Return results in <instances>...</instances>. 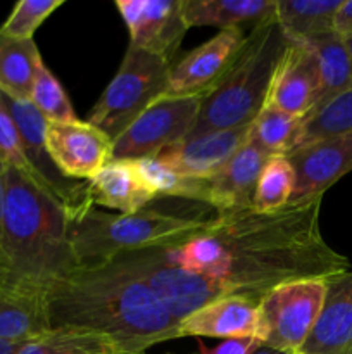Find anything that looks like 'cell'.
<instances>
[{"instance_id":"cell-1","label":"cell","mask_w":352,"mask_h":354,"mask_svg":"<svg viewBox=\"0 0 352 354\" xmlns=\"http://www.w3.org/2000/svg\"><path fill=\"white\" fill-rule=\"evenodd\" d=\"M320 211L321 199L271 214L223 211L207 230L161 249L171 265L213 280L228 296L261 301L282 283L349 272V259L321 235Z\"/></svg>"},{"instance_id":"cell-2","label":"cell","mask_w":352,"mask_h":354,"mask_svg":"<svg viewBox=\"0 0 352 354\" xmlns=\"http://www.w3.org/2000/svg\"><path fill=\"white\" fill-rule=\"evenodd\" d=\"M50 328L102 335L116 354H144L179 339L176 318L152 289L116 261L76 266L45 289Z\"/></svg>"},{"instance_id":"cell-3","label":"cell","mask_w":352,"mask_h":354,"mask_svg":"<svg viewBox=\"0 0 352 354\" xmlns=\"http://www.w3.org/2000/svg\"><path fill=\"white\" fill-rule=\"evenodd\" d=\"M76 266L66 207L37 176L7 166L0 286L45 290Z\"/></svg>"},{"instance_id":"cell-4","label":"cell","mask_w":352,"mask_h":354,"mask_svg":"<svg viewBox=\"0 0 352 354\" xmlns=\"http://www.w3.org/2000/svg\"><path fill=\"white\" fill-rule=\"evenodd\" d=\"M290 44L275 12L254 24L230 68L202 95L199 118L188 137L251 127L268 104L276 71Z\"/></svg>"},{"instance_id":"cell-5","label":"cell","mask_w":352,"mask_h":354,"mask_svg":"<svg viewBox=\"0 0 352 354\" xmlns=\"http://www.w3.org/2000/svg\"><path fill=\"white\" fill-rule=\"evenodd\" d=\"M68 239L79 266L113 261L128 252L182 244L207 230L213 218L150 207L110 214L95 206L66 213Z\"/></svg>"},{"instance_id":"cell-6","label":"cell","mask_w":352,"mask_h":354,"mask_svg":"<svg viewBox=\"0 0 352 354\" xmlns=\"http://www.w3.org/2000/svg\"><path fill=\"white\" fill-rule=\"evenodd\" d=\"M171 62L128 45L116 76L88 113V123L116 140L145 109L162 99L168 88Z\"/></svg>"},{"instance_id":"cell-7","label":"cell","mask_w":352,"mask_h":354,"mask_svg":"<svg viewBox=\"0 0 352 354\" xmlns=\"http://www.w3.org/2000/svg\"><path fill=\"white\" fill-rule=\"evenodd\" d=\"M326 297V280L306 279L282 283L261 297L264 344L297 354L313 332Z\"/></svg>"},{"instance_id":"cell-8","label":"cell","mask_w":352,"mask_h":354,"mask_svg":"<svg viewBox=\"0 0 352 354\" xmlns=\"http://www.w3.org/2000/svg\"><path fill=\"white\" fill-rule=\"evenodd\" d=\"M200 104L202 97L159 99L113 142V159L155 158L162 149L185 140L195 127Z\"/></svg>"},{"instance_id":"cell-9","label":"cell","mask_w":352,"mask_h":354,"mask_svg":"<svg viewBox=\"0 0 352 354\" xmlns=\"http://www.w3.org/2000/svg\"><path fill=\"white\" fill-rule=\"evenodd\" d=\"M295 171V189L286 207L323 199V194L352 171V130L311 142L286 154Z\"/></svg>"},{"instance_id":"cell-10","label":"cell","mask_w":352,"mask_h":354,"mask_svg":"<svg viewBox=\"0 0 352 354\" xmlns=\"http://www.w3.org/2000/svg\"><path fill=\"white\" fill-rule=\"evenodd\" d=\"M47 151L64 178L88 182L113 159V140L88 121L47 123Z\"/></svg>"},{"instance_id":"cell-11","label":"cell","mask_w":352,"mask_h":354,"mask_svg":"<svg viewBox=\"0 0 352 354\" xmlns=\"http://www.w3.org/2000/svg\"><path fill=\"white\" fill-rule=\"evenodd\" d=\"M182 3L183 0H117L116 9L128 28L130 45L171 62L188 30Z\"/></svg>"},{"instance_id":"cell-12","label":"cell","mask_w":352,"mask_h":354,"mask_svg":"<svg viewBox=\"0 0 352 354\" xmlns=\"http://www.w3.org/2000/svg\"><path fill=\"white\" fill-rule=\"evenodd\" d=\"M245 40L242 28L223 30L171 66L164 97H202L230 68Z\"/></svg>"},{"instance_id":"cell-13","label":"cell","mask_w":352,"mask_h":354,"mask_svg":"<svg viewBox=\"0 0 352 354\" xmlns=\"http://www.w3.org/2000/svg\"><path fill=\"white\" fill-rule=\"evenodd\" d=\"M179 337L254 339L266 341L259 301L248 296H224L199 308L178 324Z\"/></svg>"},{"instance_id":"cell-14","label":"cell","mask_w":352,"mask_h":354,"mask_svg":"<svg viewBox=\"0 0 352 354\" xmlns=\"http://www.w3.org/2000/svg\"><path fill=\"white\" fill-rule=\"evenodd\" d=\"M251 127L186 137L162 149L155 158L185 178L207 180L216 175L248 140Z\"/></svg>"},{"instance_id":"cell-15","label":"cell","mask_w":352,"mask_h":354,"mask_svg":"<svg viewBox=\"0 0 352 354\" xmlns=\"http://www.w3.org/2000/svg\"><path fill=\"white\" fill-rule=\"evenodd\" d=\"M269 156L247 140L214 176L204 180V204L217 213L252 209L259 175Z\"/></svg>"},{"instance_id":"cell-16","label":"cell","mask_w":352,"mask_h":354,"mask_svg":"<svg viewBox=\"0 0 352 354\" xmlns=\"http://www.w3.org/2000/svg\"><path fill=\"white\" fill-rule=\"evenodd\" d=\"M317 92L320 69L314 52L306 44L292 41L280 62L268 104L304 120L313 111Z\"/></svg>"},{"instance_id":"cell-17","label":"cell","mask_w":352,"mask_h":354,"mask_svg":"<svg viewBox=\"0 0 352 354\" xmlns=\"http://www.w3.org/2000/svg\"><path fill=\"white\" fill-rule=\"evenodd\" d=\"M297 354H352L351 270L326 280L323 310Z\"/></svg>"},{"instance_id":"cell-18","label":"cell","mask_w":352,"mask_h":354,"mask_svg":"<svg viewBox=\"0 0 352 354\" xmlns=\"http://www.w3.org/2000/svg\"><path fill=\"white\" fill-rule=\"evenodd\" d=\"M86 197L92 206L109 207L131 214L147 207L155 196L138 175L133 161L110 159L92 180L86 182Z\"/></svg>"},{"instance_id":"cell-19","label":"cell","mask_w":352,"mask_h":354,"mask_svg":"<svg viewBox=\"0 0 352 354\" xmlns=\"http://www.w3.org/2000/svg\"><path fill=\"white\" fill-rule=\"evenodd\" d=\"M50 330L45 290L0 286V341L21 344Z\"/></svg>"},{"instance_id":"cell-20","label":"cell","mask_w":352,"mask_h":354,"mask_svg":"<svg viewBox=\"0 0 352 354\" xmlns=\"http://www.w3.org/2000/svg\"><path fill=\"white\" fill-rule=\"evenodd\" d=\"M276 0H183L186 26H214L223 30L245 23H261L275 12Z\"/></svg>"},{"instance_id":"cell-21","label":"cell","mask_w":352,"mask_h":354,"mask_svg":"<svg viewBox=\"0 0 352 354\" xmlns=\"http://www.w3.org/2000/svg\"><path fill=\"white\" fill-rule=\"evenodd\" d=\"M302 44H306L314 52L317 69H320V92H317L316 104L309 114V116H313L324 106H328L331 100H335L351 88L352 64L344 38L335 31L317 35V37L302 41Z\"/></svg>"},{"instance_id":"cell-22","label":"cell","mask_w":352,"mask_h":354,"mask_svg":"<svg viewBox=\"0 0 352 354\" xmlns=\"http://www.w3.org/2000/svg\"><path fill=\"white\" fill-rule=\"evenodd\" d=\"M41 62L33 38H14L0 30V93L14 100H30Z\"/></svg>"},{"instance_id":"cell-23","label":"cell","mask_w":352,"mask_h":354,"mask_svg":"<svg viewBox=\"0 0 352 354\" xmlns=\"http://www.w3.org/2000/svg\"><path fill=\"white\" fill-rule=\"evenodd\" d=\"M340 3L342 0H276L275 17L290 41L302 44L333 31Z\"/></svg>"},{"instance_id":"cell-24","label":"cell","mask_w":352,"mask_h":354,"mask_svg":"<svg viewBox=\"0 0 352 354\" xmlns=\"http://www.w3.org/2000/svg\"><path fill=\"white\" fill-rule=\"evenodd\" d=\"M14 354H116L102 335L75 328H50L17 346Z\"/></svg>"},{"instance_id":"cell-25","label":"cell","mask_w":352,"mask_h":354,"mask_svg":"<svg viewBox=\"0 0 352 354\" xmlns=\"http://www.w3.org/2000/svg\"><path fill=\"white\" fill-rule=\"evenodd\" d=\"M302 120L266 104L251 127L248 140L271 156H286L293 149Z\"/></svg>"},{"instance_id":"cell-26","label":"cell","mask_w":352,"mask_h":354,"mask_svg":"<svg viewBox=\"0 0 352 354\" xmlns=\"http://www.w3.org/2000/svg\"><path fill=\"white\" fill-rule=\"evenodd\" d=\"M295 189V171L286 156H271L266 161L254 194L252 209L262 214L283 211Z\"/></svg>"},{"instance_id":"cell-27","label":"cell","mask_w":352,"mask_h":354,"mask_svg":"<svg viewBox=\"0 0 352 354\" xmlns=\"http://www.w3.org/2000/svg\"><path fill=\"white\" fill-rule=\"evenodd\" d=\"M138 175L147 189L159 197H179L204 204V180H192L178 175L157 158H144L133 161Z\"/></svg>"},{"instance_id":"cell-28","label":"cell","mask_w":352,"mask_h":354,"mask_svg":"<svg viewBox=\"0 0 352 354\" xmlns=\"http://www.w3.org/2000/svg\"><path fill=\"white\" fill-rule=\"evenodd\" d=\"M352 130V86L313 116L302 120L292 151L311 142ZM290 151V152H292ZM289 152V154H290Z\"/></svg>"},{"instance_id":"cell-29","label":"cell","mask_w":352,"mask_h":354,"mask_svg":"<svg viewBox=\"0 0 352 354\" xmlns=\"http://www.w3.org/2000/svg\"><path fill=\"white\" fill-rule=\"evenodd\" d=\"M30 102L47 120V123H68L78 120L68 93L45 62H41L35 76Z\"/></svg>"},{"instance_id":"cell-30","label":"cell","mask_w":352,"mask_h":354,"mask_svg":"<svg viewBox=\"0 0 352 354\" xmlns=\"http://www.w3.org/2000/svg\"><path fill=\"white\" fill-rule=\"evenodd\" d=\"M62 6L64 0H19L0 30L14 38H33L41 23Z\"/></svg>"},{"instance_id":"cell-31","label":"cell","mask_w":352,"mask_h":354,"mask_svg":"<svg viewBox=\"0 0 352 354\" xmlns=\"http://www.w3.org/2000/svg\"><path fill=\"white\" fill-rule=\"evenodd\" d=\"M0 159L7 166H10V168H17L21 171H26L30 175L37 176L33 173V169H31L26 156H24L19 130H17L16 121H14L2 93H0Z\"/></svg>"},{"instance_id":"cell-32","label":"cell","mask_w":352,"mask_h":354,"mask_svg":"<svg viewBox=\"0 0 352 354\" xmlns=\"http://www.w3.org/2000/svg\"><path fill=\"white\" fill-rule=\"evenodd\" d=\"M259 344L261 342L254 339H228L214 348H207L199 339V354H252Z\"/></svg>"},{"instance_id":"cell-33","label":"cell","mask_w":352,"mask_h":354,"mask_svg":"<svg viewBox=\"0 0 352 354\" xmlns=\"http://www.w3.org/2000/svg\"><path fill=\"white\" fill-rule=\"evenodd\" d=\"M333 31L342 38L352 35V0H342L340 7L335 12Z\"/></svg>"},{"instance_id":"cell-34","label":"cell","mask_w":352,"mask_h":354,"mask_svg":"<svg viewBox=\"0 0 352 354\" xmlns=\"http://www.w3.org/2000/svg\"><path fill=\"white\" fill-rule=\"evenodd\" d=\"M6 175H7V165L0 159V234H2L3 204H6Z\"/></svg>"},{"instance_id":"cell-35","label":"cell","mask_w":352,"mask_h":354,"mask_svg":"<svg viewBox=\"0 0 352 354\" xmlns=\"http://www.w3.org/2000/svg\"><path fill=\"white\" fill-rule=\"evenodd\" d=\"M252 354H293V353H289V351H282V349H276V348H271V346L264 344V342H261V344L257 346V348L252 351Z\"/></svg>"},{"instance_id":"cell-36","label":"cell","mask_w":352,"mask_h":354,"mask_svg":"<svg viewBox=\"0 0 352 354\" xmlns=\"http://www.w3.org/2000/svg\"><path fill=\"white\" fill-rule=\"evenodd\" d=\"M17 346H19V344H14V342L0 341V354H14V353H16Z\"/></svg>"},{"instance_id":"cell-37","label":"cell","mask_w":352,"mask_h":354,"mask_svg":"<svg viewBox=\"0 0 352 354\" xmlns=\"http://www.w3.org/2000/svg\"><path fill=\"white\" fill-rule=\"evenodd\" d=\"M344 41H345V47H347L349 57H351V64H352V35H349V37H345Z\"/></svg>"}]
</instances>
